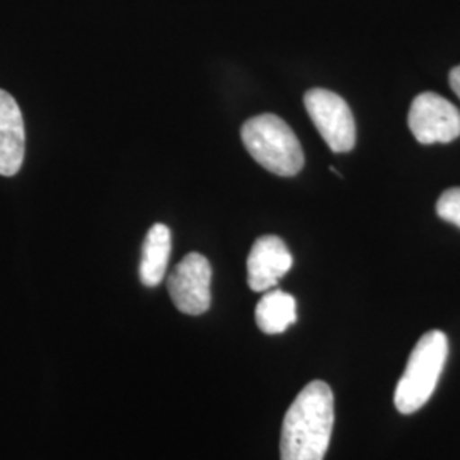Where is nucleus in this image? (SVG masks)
I'll return each instance as SVG.
<instances>
[{"label":"nucleus","instance_id":"nucleus-10","mask_svg":"<svg viewBox=\"0 0 460 460\" xmlns=\"http://www.w3.org/2000/svg\"><path fill=\"white\" fill-rule=\"evenodd\" d=\"M254 317L264 334H281L296 321V298L281 290L266 292L256 305Z\"/></svg>","mask_w":460,"mask_h":460},{"label":"nucleus","instance_id":"nucleus-7","mask_svg":"<svg viewBox=\"0 0 460 460\" xmlns=\"http://www.w3.org/2000/svg\"><path fill=\"white\" fill-rule=\"evenodd\" d=\"M294 264L290 249L277 235L256 239L247 258V283L252 292H268Z\"/></svg>","mask_w":460,"mask_h":460},{"label":"nucleus","instance_id":"nucleus-2","mask_svg":"<svg viewBox=\"0 0 460 460\" xmlns=\"http://www.w3.org/2000/svg\"><path fill=\"white\" fill-rule=\"evenodd\" d=\"M251 157L279 176H296L304 167V150L294 130L279 116L264 113L247 119L241 130Z\"/></svg>","mask_w":460,"mask_h":460},{"label":"nucleus","instance_id":"nucleus-11","mask_svg":"<svg viewBox=\"0 0 460 460\" xmlns=\"http://www.w3.org/2000/svg\"><path fill=\"white\" fill-rule=\"evenodd\" d=\"M437 214L460 229V188H450L437 201Z\"/></svg>","mask_w":460,"mask_h":460},{"label":"nucleus","instance_id":"nucleus-6","mask_svg":"<svg viewBox=\"0 0 460 460\" xmlns=\"http://www.w3.org/2000/svg\"><path fill=\"white\" fill-rule=\"evenodd\" d=\"M408 125L423 146L450 144L460 137V111L437 93H421L411 102Z\"/></svg>","mask_w":460,"mask_h":460},{"label":"nucleus","instance_id":"nucleus-4","mask_svg":"<svg viewBox=\"0 0 460 460\" xmlns=\"http://www.w3.org/2000/svg\"><path fill=\"white\" fill-rule=\"evenodd\" d=\"M305 110L317 132L336 154H345L355 147L357 125L345 99L336 93L315 87L304 96Z\"/></svg>","mask_w":460,"mask_h":460},{"label":"nucleus","instance_id":"nucleus-3","mask_svg":"<svg viewBox=\"0 0 460 460\" xmlns=\"http://www.w3.org/2000/svg\"><path fill=\"white\" fill-rule=\"evenodd\" d=\"M448 358V340L442 331H428L412 348L402 377L395 387L397 411L412 414L421 410L435 393Z\"/></svg>","mask_w":460,"mask_h":460},{"label":"nucleus","instance_id":"nucleus-5","mask_svg":"<svg viewBox=\"0 0 460 460\" xmlns=\"http://www.w3.org/2000/svg\"><path fill=\"white\" fill-rule=\"evenodd\" d=\"M167 290L180 313H207L212 305V264L203 254L190 252L169 275Z\"/></svg>","mask_w":460,"mask_h":460},{"label":"nucleus","instance_id":"nucleus-9","mask_svg":"<svg viewBox=\"0 0 460 460\" xmlns=\"http://www.w3.org/2000/svg\"><path fill=\"white\" fill-rule=\"evenodd\" d=\"M171 249V230L164 224H154L148 230L142 247L140 279L146 287H157L164 279Z\"/></svg>","mask_w":460,"mask_h":460},{"label":"nucleus","instance_id":"nucleus-8","mask_svg":"<svg viewBox=\"0 0 460 460\" xmlns=\"http://www.w3.org/2000/svg\"><path fill=\"white\" fill-rule=\"evenodd\" d=\"M26 150L24 119L16 99L0 89V176H14L21 171Z\"/></svg>","mask_w":460,"mask_h":460},{"label":"nucleus","instance_id":"nucleus-1","mask_svg":"<svg viewBox=\"0 0 460 460\" xmlns=\"http://www.w3.org/2000/svg\"><path fill=\"white\" fill-rule=\"evenodd\" d=\"M334 427V395L326 382L307 384L283 418L281 460H324Z\"/></svg>","mask_w":460,"mask_h":460},{"label":"nucleus","instance_id":"nucleus-12","mask_svg":"<svg viewBox=\"0 0 460 460\" xmlns=\"http://www.w3.org/2000/svg\"><path fill=\"white\" fill-rule=\"evenodd\" d=\"M448 83H450V87L454 89V93H456L460 99V66L452 68V72H450V75H448Z\"/></svg>","mask_w":460,"mask_h":460}]
</instances>
